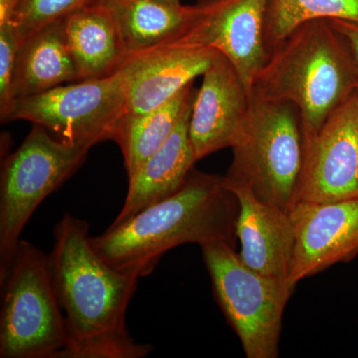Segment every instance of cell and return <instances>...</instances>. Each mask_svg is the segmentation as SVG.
<instances>
[{
  "label": "cell",
  "instance_id": "1",
  "mask_svg": "<svg viewBox=\"0 0 358 358\" xmlns=\"http://www.w3.org/2000/svg\"><path fill=\"white\" fill-rule=\"evenodd\" d=\"M53 235L49 258L67 331L61 358L148 357L154 348L134 341L126 320L141 278L101 258L83 219L64 214Z\"/></svg>",
  "mask_w": 358,
  "mask_h": 358
},
{
  "label": "cell",
  "instance_id": "2",
  "mask_svg": "<svg viewBox=\"0 0 358 358\" xmlns=\"http://www.w3.org/2000/svg\"><path fill=\"white\" fill-rule=\"evenodd\" d=\"M238 213L239 202L224 176L193 169L178 192L91 236V242L113 268L145 277L164 254L180 245H234Z\"/></svg>",
  "mask_w": 358,
  "mask_h": 358
},
{
  "label": "cell",
  "instance_id": "3",
  "mask_svg": "<svg viewBox=\"0 0 358 358\" xmlns=\"http://www.w3.org/2000/svg\"><path fill=\"white\" fill-rule=\"evenodd\" d=\"M358 89V67L350 45L327 20L301 23L268 51L251 94L294 103L305 143Z\"/></svg>",
  "mask_w": 358,
  "mask_h": 358
},
{
  "label": "cell",
  "instance_id": "4",
  "mask_svg": "<svg viewBox=\"0 0 358 358\" xmlns=\"http://www.w3.org/2000/svg\"><path fill=\"white\" fill-rule=\"evenodd\" d=\"M231 148L232 164L224 178L246 185L258 199L289 212L305 162L298 108L251 94L249 114Z\"/></svg>",
  "mask_w": 358,
  "mask_h": 358
},
{
  "label": "cell",
  "instance_id": "5",
  "mask_svg": "<svg viewBox=\"0 0 358 358\" xmlns=\"http://www.w3.org/2000/svg\"><path fill=\"white\" fill-rule=\"evenodd\" d=\"M0 286V357H62L67 331L49 254L20 240Z\"/></svg>",
  "mask_w": 358,
  "mask_h": 358
},
{
  "label": "cell",
  "instance_id": "6",
  "mask_svg": "<svg viewBox=\"0 0 358 358\" xmlns=\"http://www.w3.org/2000/svg\"><path fill=\"white\" fill-rule=\"evenodd\" d=\"M201 249L214 296L246 357H278L285 308L296 286L249 268L229 242Z\"/></svg>",
  "mask_w": 358,
  "mask_h": 358
},
{
  "label": "cell",
  "instance_id": "7",
  "mask_svg": "<svg viewBox=\"0 0 358 358\" xmlns=\"http://www.w3.org/2000/svg\"><path fill=\"white\" fill-rule=\"evenodd\" d=\"M91 148L59 140L34 124L6 157L0 178V279L32 214L84 164Z\"/></svg>",
  "mask_w": 358,
  "mask_h": 358
},
{
  "label": "cell",
  "instance_id": "8",
  "mask_svg": "<svg viewBox=\"0 0 358 358\" xmlns=\"http://www.w3.org/2000/svg\"><path fill=\"white\" fill-rule=\"evenodd\" d=\"M126 113V85L121 73L81 80L16 99L6 122L27 121L43 127L59 140L92 148L113 141Z\"/></svg>",
  "mask_w": 358,
  "mask_h": 358
},
{
  "label": "cell",
  "instance_id": "9",
  "mask_svg": "<svg viewBox=\"0 0 358 358\" xmlns=\"http://www.w3.org/2000/svg\"><path fill=\"white\" fill-rule=\"evenodd\" d=\"M268 0H197L192 17L167 42L209 48L234 66L250 93L268 57L265 22Z\"/></svg>",
  "mask_w": 358,
  "mask_h": 358
},
{
  "label": "cell",
  "instance_id": "10",
  "mask_svg": "<svg viewBox=\"0 0 358 358\" xmlns=\"http://www.w3.org/2000/svg\"><path fill=\"white\" fill-rule=\"evenodd\" d=\"M358 199V89L305 143L296 202Z\"/></svg>",
  "mask_w": 358,
  "mask_h": 358
},
{
  "label": "cell",
  "instance_id": "11",
  "mask_svg": "<svg viewBox=\"0 0 358 358\" xmlns=\"http://www.w3.org/2000/svg\"><path fill=\"white\" fill-rule=\"evenodd\" d=\"M289 216L294 246L289 281L294 286L358 255V199L298 202Z\"/></svg>",
  "mask_w": 358,
  "mask_h": 358
},
{
  "label": "cell",
  "instance_id": "12",
  "mask_svg": "<svg viewBox=\"0 0 358 358\" xmlns=\"http://www.w3.org/2000/svg\"><path fill=\"white\" fill-rule=\"evenodd\" d=\"M202 76L189 121V138L197 160L233 147L251 103V93L243 80L219 52Z\"/></svg>",
  "mask_w": 358,
  "mask_h": 358
},
{
  "label": "cell",
  "instance_id": "13",
  "mask_svg": "<svg viewBox=\"0 0 358 358\" xmlns=\"http://www.w3.org/2000/svg\"><path fill=\"white\" fill-rule=\"evenodd\" d=\"M216 52L166 42L129 53L119 70L126 85V113L143 114L164 105L204 74Z\"/></svg>",
  "mask_w": 358,
  "mask_h": 358
},
{
  "label": "cell",
  "instance_id": "14",
  "mask_svg": "<svg viewBox=\"0 0 358 358\" xmlns=\"http://www.w3.org/2000/svg\"><path fill=\"white\" fill-rule=\"evenodd\" d=\"M224 182L239 202L236 236L241 243L240 258L260 274L289 281L294 246L289 212L258 199L242 183L225 178Z\"/></svg>",
  "mask_w": 358,
  "mask_h": 358
},
{
  "label": "cell",
  "instance_id": "15",
  "mask_svg": "<svg viewBox=\"0 0 358 358\" xmlns=\"http://www.w3.org/2000/svg\"><path fill=\"white\" fill-rule=\"evenodd\" d=\"M193 101L166 143L129 178L126 199L110 225L124 222L143 209L171 196L185 182L194 169L195 162H199L189 138Z\"/></svg>",
  "mask_w": 358,
  "mask_h": 358
},
{
  "label": "cell",
  "instance_id": "16",
  "mask_svg": "<svg viewBox=\"0 0 358 358\" xmlns=\"http://www.w3.org/2000/svg\"><path fill=\"white\" fill-rule=\"evenodd\" d=\"M66 39L80 80L119 72L129 52L110 7L95 0L64 20Z\"/></svg>",
  "mask_w": 358,
  "mask_h": 358
},
{
  "label": "cell",
  "instance_id": "17",
  "mask_svg": "<svg viewBox=\"0 0 358 358\" xmlns=\"http://www.w3.org/2000/svg\"><path fill=\"white\" fill-rule=\"evenodd\" d=\"M64 20L44 26L20 45L13 75L14 101L81 81L68 47Z\"/></svg>",
  "mask_w": 358,
  "mask_h": 358
},
{
  "label": "cell",
  "instance_id": "18",
  "mask_svg": "<svg viewBox=\"0 0 358 358\" xmlns=\"http://www.w3.org/2000/svg\"><path fill=\"white\" fill-rule=\"evenodd\" d=\"M193 83L167 101L164 105L143 113H124L115 127L113 141L119 145L128 178L173 133L185 110L194 99Z\"/></svg>",
  "mask_w": 358,
  "mask_h": 358
},
{
  "label": "cell",
  "instance_id": "19",
  "mask_svg": "<svg viewBox=\"0 0 358 358\" xmlns=\"http://www.w3.org/2000/svg\"><path fill=\"white\" fill-rule=\"evenodd\" d=\"M117 20L129 53L155 48L176 37L192 17L193 6L162 0H103Z\"/></svg>",
  "mask_w": 358,
  "mask_h": 358
},
{
  "label": "cell",
  "instance_id": "20",
  "mask_svg": "<svg viewBox=\"0 0 358 358\" xmlns=\"http://www.w3.org/2000/svg\"><path fill=\"white\" fill-rule=\"evenodd\" d=\"M312 20L358 23V0H268L265 22L268 51L301 23Z\"/></svg>",
  "mask_w": 358,
  "mask_h": 358
},
{
  "label": "cell",
  "instance_id": "21",
  "mask_svg": "<svg viewBox=\"0 0 358 358\" xmlns=\"http://www.w3.org/2000/svg\"><path fill=\"white\" fill-rule=\"evenodd\" d=\"M95 0H22L9 22L20 44L44 26L64 20Z\"/></svg>",
  "mask_w": 358,
  "mask_h": 358
},
{
  "label": "cell",
  "instance_id": "22",
  "mask_svg": "<svg viewBox=\"0 0 358 358\" xmlns=\"http://www.w3.org/2000/svg\"><path fill=\"white\" fill-rule=\"evenodd\" d=\"M20 39L10 22L0 25V121L6 122L14 102L13 82Z\"/></svg>",
  "mask_w": 358,
  "mask_h": 358
},
{
  "label": "cell",
  "instance_id": "23",
  "mask_svg": "<svg viewBox=\"0 0 358 358\" xmlns=\"http://www.w3.org/2000/svg\"><path fill=\"white\" fill-rule=\"evenodd\" d=\"M331 24L345 36L358 67V23L343 20H329Z\"/></svg>",
  "mask_w": 358,
  "mask_h": 358
},
{
  "label": "cell",
  "instance_id": "24",
  "mask_svg": "<svg viewBox=\"0 0 358 358\" xmlns=\"http://www.w3.org/2000/svg\"><path fill=\"white\" fill-rule=\"evenodd\" d=\"M21 2L22 0H0V25L11 20Z\"/></svg>",
  "mask_w": 358,
  "mask_h": 358
},
{
  "label": "cell",
  "instance_id": "25",
  "mask_svg": "<svg viewBox=\"0 0 358 358\" xmlns=\"http://www.w3.org/2000/svg\"><path fill=\"white\" fill-rule=\"evenodd\" d=\"M162 1L167 2L171 4H181L180 0H162Z\"/></svg>",
  "mask_w": 358,
  "mask_h": 358
}]
</instances>
